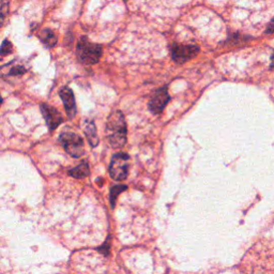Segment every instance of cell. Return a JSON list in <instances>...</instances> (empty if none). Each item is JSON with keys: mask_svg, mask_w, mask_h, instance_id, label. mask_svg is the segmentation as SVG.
Here are the masks:
<instances>
[{"mask_svg": "<svg viewBox=\"0 0 274 274\" xmlns=\"http://www.w3.org/2000/svg\"><path fill=\"white\" fill-rule=\"evenodd\" d=\"M126 122L120 111H114L110 114L106 121L105 136L109 144L115 149L122 148L126 143Z\"/></svg>", "mask_w": 274, "mask_h": 274, "instance_id": "obj_1", "label": "cell"}, {"mask_svg": "<svg viewBox=\"0 0 274 274\" xmlns=\"http://www.w3.org/2000/svg\"><path fill=\"white\" fill-rule=\"evenodd\" d=\"M102 54V46L90 42L87 37H82L76 45V56L78 60L85 64L97 63L101 59Z\"/></svg>", "mask_w": 274, "mask_h": 274, "instance_id": "obj_2", "label": "cell"}, {"mask_svg": "<svg viewBox=\"0 0 274 274\" xmlns=\"http://www.w3.org/2000/svg\"><path fill=\"white\" fill-rule=\"evenodd\" d=\"M59 142L61 143L65 152L74 159H78L85 153L84 141L82 137L73 132H63L59 135Z\"/></svg>", "mask_w": 274, "mask_h": 274, "instance_id": "obj_3", "label": "cell"}, {"mask_svg": "<svg viewBox=\"0 0 274 274\" xmlns=\"http://www.w3.org/2000/svg\"><path fill=\"white\" fill-rule=\"evenodd\" d=\"M129 162L130 156L126 153H116L110 164L111 177L117 181L125 180L129 175Z\"/></svg>", "mask_w": 274, "mask_h": 274, "instance_id": "obj_4", "label": "cell"}, {"mask_svg": "<svg viewBox=\"0 0 274 274\" xmlns=\"http://www.w3.org/2000/svg\"><path fill=\"white\" fill-rule=\"evenodd\" d=\"M199 53V47L193 44H179L174 43L172 45V57L176 63H184L193 59Z\"/></svg>", "mask_w": 274, "mask_h": 274, "instance_id": "obj_5", "label": "cell"}, {"mask_svg": "<svg viewBox=\"0 0 274 274\" xmlns=\"http://www.w3.org/2000/svg\"><path fill=\"white\" fill-rule=\"evenodd\" d=\"M40 109H41L43 118L45 119V122L48 126V130H50L51 132L55 131L58 126L63 122L62 116L55 109V107L48 105L46 103H42L40 105Z\"/></svg>", "mask_w": 274, "mask_h": 274, "instance_id": "obj_6", "label": "cell"}, {"mask_svg": "<svg viewBox=\"0 0 274 274\" xmlns=\"http://www.w3.org/2000/svg\"><path fill=\"white\" fill-rule=\"evenodd\" d=\"M169 102V94L167 87L164 86L155 91L149 101V110L153 114H160Z\"/></svg>", "mask_w": 274, "mask_h": 274, "instance_id": "obj_7", "label": "cell"}, {"mask_svg": "<svg viewBox=\"0 0 274 274\" xmlns=\"http://www.w3.org/2000/svg\"><path fill=\"white\" fill-rule=\"evenodd\" d=\"M59 96L63 102L64 110L66 113V116L68 117V119H73L76 116L77 109H76V103H75V96L72 89L70 87L64 86L59 91Z\"/></svg>", "mask_w": 274, "mask_h": 274, "instance_id": "obj_8", "label": "cell"}, {"mask_svg": "<svg viewBox=\"0 0 274 274\" xmlns=\"http://www.w3.org/2000/svg\"><path fill=\"white\" fill-rule=\"evenodd\" d=\"M28 71L25 64L22 62L17 61V59L12 60L3 66H0V76L3 78H9V77H17L22 76Z\"/></svg>", "mask_w": 274, "mask_h": 274, "instance_id": "obj_9", "label": "cell"}, {"mask_svg": "<svg viewBox=\"0 0 274 274\" xmlns=\"http://www.w3.org/2000/svg\"><path fill=\"white\" fill-rule=\"evenodd\" d=\"M84 133L87 137L88 143L90 144L92 148L99 145V136H97L96 126L92 120L86 119L84 121Z\"/></svg>", "mask_w": 274, "mask_h": 274, "instance_id": "obj_10", "label": "cell"}, {"mask_svg": "<svg viewBox=\"0 0 274 274\" xmlns=\"http://www.w3.org/2000/svg\"><path fill=\"white\" fill-rule=\"evenodd\" d=\"M39 39H40L41 42L48 48L54 47L58 41L56 33L52 30V29L48 28H45L43 30H41L40 35H39Z\"/></svg>", "mask_w": 274, "mask_h": 274, "instance_id": "obj_11", "label": "cell"}, {"mask_svg": "<svg viewBox=\"0 0 274 274\" xmlns=\"http://www.w3.org/2000/svg\"><path fill=\"white\" fill-rule=\"evenodd\" d=\"M67 174L71 176L73 178L76 179H83L86 178L88 175L90 174V169H89V164H88L86 161H83L80 165H77L76 167L72 168L67 172Z\"/></svg>", "mask_w": 274, "mask_h": 274, "instance_id": "obj_12", "label": "cell"}, {"mask_svg": "<svg viewBox=\"0 0 274 274\" xmlns=\"http://www.w3.org/2000/svg\"><path fill=\"white\" fill-rule=\"evenodd\" d=\"M128 187L123 184H119V185H114V187L111 189L110 192V200H111V204L112 208H115V203H116V199L118 197V195L124 191H126Z\"/></svg>", "mask_w": 274, "mask_h": 274, "instance_id": "obj_13", "label": "cell"}, {"mask_svg": "<svg viewBox=\"0 0 274 274\" xmlns=\"http://www.w3.org/2000/svg\"><path fill=\"white\" fill-rule=\"evenodd\" d=\"M9 13V4L7 2H0V28L4 25Z\"/></svg>", "mask_w": 274, "mask_h": 274, "instance_id": "obj_14", "label": "cell"}, {"mask_svg": "<svg viewBox=\"0 0 274 274\" xmlns=\"http://www.w3.org/2000/svg\"><path fill=\"white\" fill-rule=\"evenodd\" d=\"M13 51V45L12 43L10 42L9 40H5L2 44V46H0V56H7L9 54H11Z\"/></svg>", "mask_w": 274, "mask_h": 274, "instance_id": "obj_15", "label": "cell"}, {"mask_svg": "<svg viewBox=\"0 0 274 274\" xmlns=\"http://www.w3.org/2000/svg\"><path fill=\"white\" fill-rule=\"evenodd\" d=\"M266 33H274V18L268 24L267 29H266Z\"/></svg>", "mask_w": 274, "mask_h": 274, "instance_id": "obj_16", "label": "cell"}, {"mask_svg": "<svg viewBox=\"0 0 274 274\" xmlns=\"http://www.w3.org/2000/svg\"><path fill=\"white\" fill-rule=\"evenodd\" d=\"M270 67L272 68V70H274V53H273L272 58H271V65H270Z\"/></svg>", "mask_w": 274, "mask_h": 274, "instance_id": "obj_17", "label": "cell"}, {"mask_svg": "<svg viewBox=\"0 0 274 274\" xmlns=\"http://www.w3.org/2000/svg\"><path fill=\"white\" fill-rule=\"evenodd\" d=\"M3 103V97H2V94H0V105H2Z\"/></svg>", "mask_w": 274, "mask_h": 274, "instance_id": "obj_18", "label": "cell"}]
</instances>
